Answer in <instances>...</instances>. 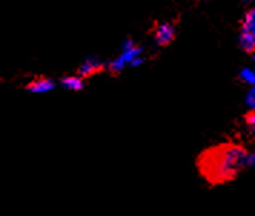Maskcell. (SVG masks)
Segmentation results:
<instances>
[{
    "mask_svg": "<svg viewBox=\"0 0 255 216\" xmlns=\"http://www.w3.org/2000/svg\"><path fill=\"white\" fill-rule=\"evenodd\" d=\"M247 150L235 143H222L204 150L198 158V169L212 185L230 182L245 168Z\"/></svg>",
    "mask_w": 255,
    "mask_h": 216,
    "instance_id": "1",
    "label": "cell"
},
{
    "mask_svg": "<svg viewBox=\"0 0 255 216\" xmlns=\"http://www.w3.org/2000/svg\"><path fill=\"white\" fill-rule=\"evenodd\" d=\"M175 37V27L171 23H161L155 29V42L159 46L169 45Z\"/></svg>",
    "mask_w": 255,
    "mask_h": 216,
    "instance_id": "2",
    "label": "cell"
},
{
    "mask_svg": "<svg viewBox=\"0 0 255 216\" xmlns=\"http://www.w3.org/2000/svg\"><path fill=\"white\" fill-rule=\"evenodd\" d=\"M104 69V63L96 59V57H89L86 59L83 63L81 65V68L78 69V73L81 75L82 78H88L91 75H95L98 72H101Z\"/></svg>",
    "mask_w": 255,
    "mask_h": 216,
    "instance_id": "3",
    "label": "cell"
},
{
    "mask_svg": "<svg viewBox=\"0 0 255 216\" xmlns=\"http://www.w3.org/2000/svg\"><path fill=\"white\" fill-rule=\"evenodd\" d=\"M53 89H55L53 80L46 79V78H39V79L32 80L27 85V91L32 92V93H47Z\"/></svg>",
    "mask_w": 255,
    "mask_h": 216,
    "instance_id": "4",
    "label": "cell"
},
{
    "mask_svg": "<svg viewBox=\"0 0 255 216\" xmlns=\"http://www.w3.org/2000/svg\"><path fill=\"white\" fill-rule=\"evenodd\" d=\"M241 33H248L255 36V9H251L245 13L243 19V30Z\"/></svg>",
    "mask_w": 255,
    "mask_h": 216,
    "instance_id": "5",
    "label": "cell"
},
{
    "mask_svg": "<svg viewBox=\"0 0 255 216\" xmlns=\"http://www.w3.org/2000/svg\"><path fill=\"white\" fill-rule=\"evenodd\" d=\"M62 86L69 91H81L83 88V80L79 76H65L60 80Z\"/></svg>",
    "mask_w": 255,
    "mask_h": 216,
    "instance_id": "6",
    "label": "cell"
},
{
    "mask_svg": "<svg viewBox=\"0 0 255 216\" xmlns=\"http://www.w3.org/2000/svg\"><path fill=\"white\" fill-rule=\"evenodd\" d=\"M240 46L247 53H255V36L248 33H241V36H240Z\"/></svg>",
    "mask_w": 255,
    "mask_h": 216,
    "instance_id": "7",
    "label": "cell"
},
{
    "mask_svg": "<svg viewBox=\"0 0 255 216\" xmlns=\"http://www.w3.org/2000/svg\"><path fill=\"white\" fill-rule=\"evenodd\" d=\"M240 76H241V80H243L244 83H247V85H251V86H254L255 85V70L254 69H250V68H245L241 70V73H240Z\"/></svg>",
    "mask_w": 255,
    "mask_h": 216,
    "instance_id": "8",
    "label": "cell"
},
{
    "mask_svg": "<svg viewBox=\"0 0 255 216\" xmlns=\"http://www.w3.org/2000/svg\"><path fill=\"white\" fill-rule=\"evenodd\" d=\"M245 123L248 126L250 132L255 135V110H251L250 113H247V116H245Z\"/></svg>",
    "mask_w": 255,
    "mask_h": 216,
    "instance_id": "9",
    "label": "cell"
},
{
    "mask_svg": "<svg viewBox=\"0 0 255 216\" xmlns=\"http://www.w3.org/2000/svg\"><path fill=\"white\" fill-rule=\"evenodd\" d=\"M245 102H247V105L251 108V110H255V85L254 86H251V89L247 93Z\"/></svg>",
    "mask_w": 255,
    "mask_h": 216,
    "instance_id": "10",
    "label": "cell"
},
{
    "mask_svg": "<svg viewBox=\"0 0 255 216\" xmlns=\"http://www.w3.org/2000/svg\"><path fill=\"white\" fill-rule=\"evenodd\" d=\"M245 166L255 168V152L254 153H247V158H245Z\"/></svg>",
    "mask_w": 255,
    "mask_h": 216,
    "instance_id": "11",
    "label": "cell"
},
{
    "mask_svg": "<svg viewBox=\"0 0 255 216\" xmlns=\"http://www.w3.org/2000/svg\"><path fill=\"white\" fill-rule=\"evenodd\" d=\"M243 1H250V0H243Z\"/></svg>",
    "mask_w": 255,
    "mask_h": 216,
    "instance_id": "12",
    "label": "cell"
},
{
    "mask_svg": "<svg viewBox=\"0 0 255 216\" xmlns=\"http://www.w3.org/2000/svg\"><path fill=\"white\" fill-rule=\"evenodd\" d=\"M254 62H255V53H254ZM254 70H255V69H254Z\"/></svg>",
    "mask_w": 255,
    "mask_h": 216,
    "instance_id": "13",
    "label": "cell"
}]
</instances>
